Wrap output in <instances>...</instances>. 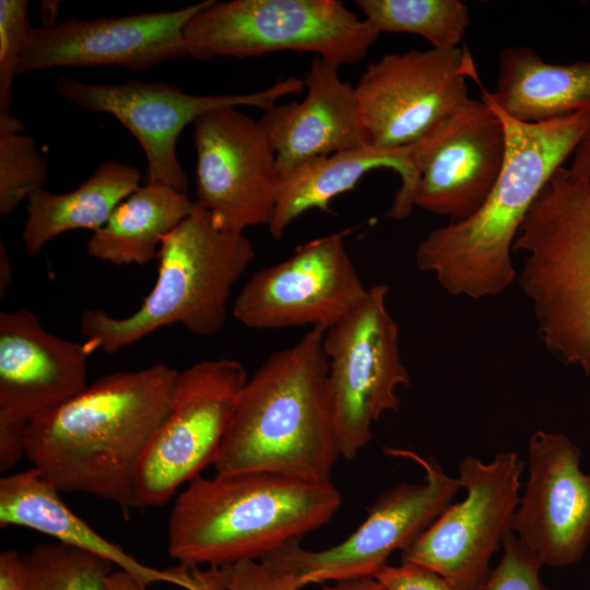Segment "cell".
I'll list each match as a JSON object with an SVG mask.
<instances>
[{
    "label": "cell",
    "instance_id": "cell-1",
    "mask_svg": "<svg viewBox=\"0 0 590 590\" xmlns=\"http://www.w3.org/2000/svg\"><path fill=\"white\" fill-rule=\"evenodd\" d=\"M179 371L163 363L106 374L27 425L25 457L59 493L135 507L143 456L165 420Z\"/></svg>",
    "mask_w": 590,
    "mask_h": 590
},
{
    "label": "cell",
    "instance_id": "cell-2",
    "mask_svg": "<svg viewBox=\"0 0 590 590\" xmlns=\"http://www.w3.org/2000/svg\"><path fill=\"white\" fill-rule=\"evenodd\" d=\"M500 118L506 154L483 204L469 217L430 231L417 245L415 262L450 295L472 299L507 290L517 271L512 248L521 225L551 176L573 156L590 127V110L540 123L517 121L485 95Z\"/></svg>",
    "mask_w": 590,
    "mask_h": 590
},
{
    "label": "cell",
    "instance_id": "cell-3",
    "mask_svg": "<svg viewBox=\"0 0 590 590\" xmlns=\"http://www.w3.org/2000/svg\"><path fill=\"white\" fill-rule=\"evenodd\" d=\"M324 328L271 354L244 385L213 465L331 482L341 457L328 385Z\"/></svg>",
    "mask_w": 590,
    "mask_h": 590
},
{
    "label": "cell",
    "instance_id": "cell-4",
    "mask_svg": "<svg viewBox=\"0 0 590 590\" xmlns=\"http://www.w3.org/2000/svg\"><path fill=\"white\" fill-rule=\"evenodd\" d=\"M341 503L332 482L269 472L200 474L173 505L168 554L187 568L261 560L329 522Z\"/></svg>",
    "mask_w": 590,
    "mask_h": 590
},
{
    "label": "cell",
    "instance_id": "cell-5",
    "mask_svg": "<svg viewBox=\"0 0 590 590\" xmlns=\"http://www.w3.org/2000/svg\"><path fill=\"white\" fill-rule=\"evenodd\" d=\"M155 285L131 315L85 309L80 329L90 351L114 354L156 330L181 324L199 337L219 332L232 288L255 258L244 233L222 228L197 209L163 240Z\"/></svg>",
    "mask_w": 590,
    "mask_h": 590
},
{
    "label": "cell",
    "instance_id": "cell-6",
    "mask_svg": "<svg viewBox=\"0 0 590 590\" xmlns=\"http://www.w3.org/2000/svg\"><path fill=\"white\" fill-rule=\"evenodd\" d=\"M518 283L540 339L565 364L590 375V185L559 167L514 243Z\"/></svg>",
    "mask_w": 590,
    "mask_h": 590
},
{
    "label": "cell",
    "instance_id": "cell-7",
    "mask_svg": "<svg viewBox=\"0 0 590 590\" xmlns=\"http://www.w3.org/2000/svg\"><path fill=\"white\" fill-rule=\"evenodd\" d=\"M184 37L196 60L291 50L340 67L361 61L379 33L339 0H211Z\"/></svg>",
    "mask_w": 590,
    "mask_h": 590
},
{
    "label": "cell",
    "instance_id": "cell-8",
    "mask_svg": "<svg viewBox=\"0 0 590 590\" xmlns=\"http://www.w3.org/2000/svg\"><path fill=\"white\" fill-rule=\"evenodd\" d=\"M389 286L367 288L362 300L326 329L328 385L340 456L354 459L380 416L399 409L397 389L409 386L399 328L387 308Z\"/></svg>",
    "mask_w": 590,
    "mask_h": 590
},
{
    "label": "cell",
    "instance_id": "cell-9",
    "mask_svg": "<svg viewBox=\"0 0 590 590\" xmlns=\"http://www.w3.org/2000/svg\"><path fill=\"white\" fill-rule=\"evenodd\" d=\"M55 88L83 109L114 116L133 134L146 158L149 184L187 193L188 179L177 157L176 144L189 123L193 125L208 111L225 107L246 106L268 111L280 98L300 93L305 84L303 79L291 75L257 92L197 95L166 82L91 83L61 75L56 79Z\"/></svg>",
    "mask_w": 590,
    "mask_h": 590
},
{
    "label": "cell",
    "instance_id": "cell-10",
    "mask_svg": "<svg viewBox=\"0 0 590 590\" xmlns=\"http://www.w3.org/2000/svg\"><path fill=\"white\" fill-rule=\"evenodd\" d=\"M248 377L232 358L198 362L179 371L167 415L155 432L135 480V507L165 505L214 463Z\"/></svg>",
    "mask_w": 590,
    "mask_h": 590
},
{
    "label": "cell",
    "instance_id": "cell-11",
    "mask_svg": "<svg viewBox=\"0 0 590 590\" xmlns=\"http://www.w3.org/2000/svg\"><path fill=\"white\" fill-rule=\"evenodd\" d=\"M387 451L420 464L424 482H403L382 493L358 528L332 547L310 551L293 540L261 560L292 574L299 588L375 576L394 551H403L437 519L461 488L458 479L437 463L410 450Z\"/></svg>",
    "mask_w": 590,
    "mask_h": 590
},
{
    "label": "cell",
    "instance_id": "cell-12",
    "mask_svg": "<svg viewBox=\"0 0 590 590\" xmlns=\"http://www.w3.org/2000/svg\"><path fill=\"white\" fill-rule=\"evenodd\" d=\"M522 470L516 452H499L491 462L465 457L458 468L465 498L450 504L402 551V563L427 568L457 590H475L511 531Z\"/></svg>",
    "mask_w": 590,
    "mask_h": 590
},
{
    "label": "cell",
    "instance_id": "cell-13",
    "mask_svg": "<svg viewBox=\"0 0 590 590\" xmlns=\"http://www.w3.org/2000/svg\"><path fill=\"white\" fill-rule=\"evenodd\" d=\"M468 75L476 71L460 47L387 54L368 64L354 88L370 145L423 140L471 99Z\"/></svg>",
    "mask_w": 590,
    "mask_h": 590
},
{
    "label": "cell",
    "instance_id": "cell-14",
    "mask_svg": "<svg viewBox=\"0 0 590 590\" xmlns=\"http://www.w3.org/2000/svg\"><path fill=\"white\" fill-rule=\"evenodd\" d=\"M349 231L297 246L285 260L256 271L233 305V316L249 329L333 326L365 296L367 288L346 251Z\"/></svg>",
    "mask_w": 590,
    "mask_h": 590
},
{
    "label": "cell",
    "instance_id": "cell-15",
    "mask_svg": "<svg viewBox=\"0 0 590 590\" xmlns=\"http://www.w3.org/2000/svg\"><path fill=\"white\" fill-rule=\"evenodd\" d=\"M196 204L224 229L269 226L280 184L267 129L238 107L208 111L193 122Z\"/></svg>",
    "mask_w": 590,
    "mask_h": 590
},
{
    "label": "cell",
    "instance_id": "cell-16",
    "mask_svg": "<svg viewBox=\"0 0 590 590\" xmlns=\"http://www.w3.org/2000/svg\"><path fill=\"white\" fill-rule=\"evenodd\" d=\"M210 1L174 11L67 19L32 27L17 75L57 67L115 66L145 71L168 60L187 58L184 28Z\"/></svg>",
    "mask_w": 590,
    "mask_h": 590
},
{
    "label": "cell",
    "instance_id": "cell-17",
    "mask_svg": "<svg viewBox=\"0 0 590 590\" xmlns=\"http://www.w3.org/2000/svg\"><path fill=\"white\" fill-rule=\"evenodd\" d=\"M580 456L563 434L536 430L529 440V476L511 531L543 565L570 566L590 543V473Z\"/></svg>",
    "mask_w": 590,
    "mask_h": 590
},
{
    "label": "cell",
    "instance_id": "cell-18",
    "mask_svg": "<svg viewBox=\"0 0 590 590\" xmlns=\"http://www.w3.org/2000/svg\"><path fill=\"white\" fill-rule=\"evenodd\" d=\"M505 154L500 118L482 99L471 98L418 141L414 206L449 222L469 217L493 189Z\"/></svg>",
    "mask_w": 590,
    "mask_h": 590
},
{
    "label": "cell",
    "instance_id": "cell-19",
    "mask_svg": "<svg viewBox=\"0 0 590 590\" xmlns=\"http://www.w3.org/2000/svg\"><path fill=\"white\" fill-rule=\"evenodd\" d=\"M86 344L48 332L25 308L0 312V414L30 424L87 385Z\"/></svg>",
    "mask_w": 590,
    "mask_h": 590
},
{
    "label": "cell",
    "instance_id": "cell-20",
    "mask_svg": "<svg viewBox=\"0 0 590 590\" xmlns=\"http://www.w3.org/2000/svg\"><path fill=\"white\" fill-rule=\"evenodd\" d=\"M339 66L315 57L300 103L275 105L260 119L272 142L280 178L311 158L370 145L355 88Z\"/></svg>",
    "mask_w": 590,
    "mask_h": 590
},
{
    "label": "cell",
    "instance_id": "cell-21",
    "mask_svg": "<svg viewBox=\"0 0 590 590\" xmlns=\"http://www.w3.org/2000/svg\"><path fill=\"white\" fill-rule=\"evenodd\" d=\"M0 526H16L47 534L57 542L87 552L118 566L141 585L166 582L186 590H213L203 573L181 566L158 569L144 565L102 536L74 514L42 474L28 470L0 480Z\"/></svg>",
    "mask_w": 590,
    "mask_h": 590
},
{
    "label": "cell",
    "instance_id": "cell-22",
    "mask_svg": "<svg viewBox=\"0 0 590 590\" xmlns=\"http://www.w3.org/2000/svg\"><path fill=\"white\" fill-rule=\"evenodd\" d=\"M417 155L418 142L400 149L366 145L304 162L280 178L268 226L270 234L280 239L292 222L308 210L331 213L334 198L354 189L367 173L378 168L394 170L401 181L387 216L406 219L414 208Z\"/></svg>",
    "mask_w": 590,
    "mask_h": 590
},
{
    "label": "cell",
    "instance_id": "cell-23",
    "mask_svg": "<svg viewBox=\"0 0 590 590\" xmlns=\"http://www.w3.org/2000/svg\"><path fill=\"white\" fill-rule=\"evenodd\" d=\"M485 95L508 117L540 123L590 110V60L546 62L532 48L508 47L498 57L493 92Z\"/></svg>",
    "mask_w": 590,
    "mask_h": 590
},
{
    "label": "cell",
    "instance_id": "cell-24",
    "mask_svg": "<svg viewBox=\"0 0 590 590\" xmlns=\"http://www.w3.org/2000/svg\"><path fill=\"white\" fill-rule=\"evenodd\" d=\"M140 180L138 168L106 161L72 191L37 190L27 199L22 231L27 253L38 255L51 239L73 229L98 231L116 208L140 187Z\"/></svg>",
    "mask_w": 590,
    "mask_h": 590
},
{
    "label": "cell",
    "instance_id": "cell-25",
    "mask_svg": "<svg viewBox=\"0 0 590 590\" xmlns=\"http://www.w3.org/2000/svg\"><path fill=\"white\" fill-rule=\"evenodd\" d=\"M196 209V202L187 193L146 182L92 234L87 252L113 264L143 266L157 258L164 238Z\"/></svg>",
    "mask_w": 590,
    "mask_h": 590
},
{
    "label": "cell",
    "instance_id": "cell-26",
    "mask_svg": "<svg viewBox=\"0 0 590 590\" xmlns=\"http://www.w3.org/2000/svg\"><path fill=\"white\" fill-rule=\"evenodd\" d=\"M355 4L379 34L418 35L436 49L459 47L471 25L469 8L459 0H357Z\"/></svg>",
    "mask_w": 590,
    "mask_h": 590
},
{
    "label": "cell",
    "instance_id": "cell-27",
    "mask_svg": "<svg viewBox=\"0 0 590 590\" xmlns=\"http://www.w3.org/2000/svg\"><path fill=\"white\" fill-rule=\"evenodd\" d=\"M23 590H109L111 563L62 543H46L23 554Z\"/></svg>",
    "mask_w": 590,
    "mask_h": 590
},
{
    "label": "cell",
    "instance_id": "cell-28",
    "mask_svg": "<svg viewBox=\"0 0 590 590\" xmlns=\"http://www.w3.org/2000/svg\"><path fill=\"white\" fill-rule=\"evenodd\" d=\"M48 164L33 137L0 134V215H11L37 190L44 189Z\"/></svg>",
    "mask_w": 590,
    "mask_h": 590
},
{
    "label": "cell",
    "instance_id": "cell-29",
    "mask_svg": "<svg viewBox=\"0 0 590 590\" xmlns=\"http://www.w3.org/2000/svg\"><path fill=\"white\" fill-rule=\"evenodd\" d=\"M28 1H0V134L23 132V123L10 113L12 85L32 30Z\"/></svg>",
    "mask_w": 590,
    "mask_h": 590
},
{
    "label": "cell",
    "instance_id": "cell-30",
    "mask_svg": "<svg viewBox=\"0 0 590 590\" xmlns=\"http://www.w3.org/2000/svg\"><path fill=\"white\" fill-rule=\"evenodd\" d=\"M503 555L475 590H547L540 580L542 562L512 531L503 541Z\"/></svg>",
    "mask_w": 590,
    "mask_h": 590
},
{
    "label": "cell",
    "instance_id": "cell-31",
    "mask_svg": "<svg viewBox=\"0 0 590 590\" xmlns=\"http://www.w3.org/2000/svg\"><path fill=\"white\" fill-rule=\"evenodd\" d=\"M206 576L214 590H299L296 578L262 560H244L210 567Z\"/></svg>",
    "mask_w": 590,
    "mask_h": 590
},
{
    "label": "cell",
    "instance_id": "cell-32",
    "mask_svg": "<svg viewBox=\"0 0 590 590\" xmlns=\"http://www.w3.org/2000/svg\"><path fill=\"white\" fill-rule=\"evenodd\" d=\"M375 577L388 590H457L440 575L411 563L386 565Z\"/></svg>",
    "mask_w": 590,
    "mask_h": 590
},
{
    "label": "cell",
    "instance_id": "cell-33",
    "mask_svg": "<svg viewBox=\"0 0 590 590\" xmlns=\"http://www.w3.org/2000/svg\"><path fill=\"white\" fill-rule=\"evenodd\" d=\"M27 425L0 414V471L12 469L25 456Z\"/></svg>",
    "mask_w": 590,
    "mask_h": 590
},
{
    "label": "cell",
    "instance_id": "cell-34",
    "mask_svg": "<svg viewBox=\"0 0 590 590\" xmlns=\"http://www.w3.org/2000/svg\"><path fill=\"white\" fill-rule=\"evenodd\" d=\"M23 554L15 550L0 553V590H23Z\"/></svg>",
    "mask_w": 590,
    "mask_h": 590
},
{
    "label": "cell",
    "instance_id": "cell-35",
    "mask_svg": "<svg viewBox=\"0 0 590 590\" xmlns=\"http://www.w3.org/2000/svg\"><path fill=\"white\" fill-rule=\"evenodd\" d=\"M568 169L574 176L590 185V127L577 145Z\"/></svg>",
    "mask_w": 590,
    "mask_h": 590
},
{
    "label": "cell",
    "instance_id": "cell-36",
    "mask_svg": "<svg viewBox=\"0 0 590 590\" xmlns=\"http://www.w3.org/2000/svg\"><path fill=\"white\" fill-rule=\"evenodd\" d=\"M317 590H388L375 576L340 580Z\"/></svg>",
    "mask_w": 590,
    "mask_h": 590
},
{
    "label": "cell",
    "instance_id": "cell-37",
    "mask_svg": "<svg viewBox=\"0 0 590 590\" xmlns=\"http://www.w3.org/2000/svg\"><path fill=\"white\" fill-rule=\"evenodd\" d=\"M12 279L13 266L3 240H0V298L7 295Z\"/></svg>",
    "mask_w": 590,
    "mask_h": 590
},
{
    "label": "cell",
    "instance_id": "cell-38",
    "mask_svg": "<svg viewBox=\"0 0 590 590\" xmlns=\"http://www.w3.org/2000/svg\"><path fill=\"white\" fill-rule=\"evenodd\" d=\"M106 582L109 590H149L148 587L121 570L110 573L106 577Z\"/></svg>",
    "mask_w": 590,
    "mask_h": 590
}]
</instances>
